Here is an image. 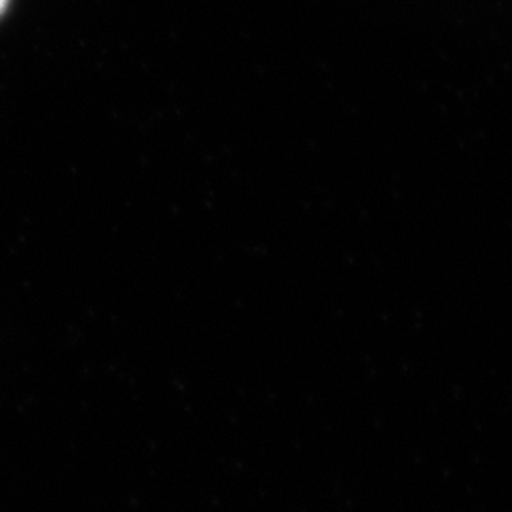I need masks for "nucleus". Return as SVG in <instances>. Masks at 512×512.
Returning a JSON list of instances; mask_svg holds the SVG:
<instances>
[{
    "label": "nucleus",
    "instance_id": "obj_1",
    "mask_svg": "<svg viewBox=\"0 0 512 512\" xmlns=\"http://www.w3.org/2000/svg\"><path fill=\"white\" fill-rule=\"evenodd\" d=\"M8 2H10V0H0V16H2L4 10L8 8Z\"/></svg>",
    "mask_w": 512,
    "mask_h": 512
}]
</instances>
